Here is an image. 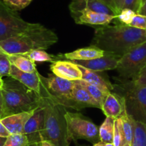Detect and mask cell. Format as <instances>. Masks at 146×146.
<instances>
[{
    "label": "cell",
    "mask_w": 146,
    "mask_h": 146,
    "mask_svg": "<svg viewBox=\"0 0 146 146\" xmlns=\"http://www.w3.org/2000/svg\"><path fill=\"white\" fill-rule=\"evenodd\" d=\"M100 1H102V2H103V3H105L107 6L109 7L110 8L117 16L118 13H117V9H116L115 5V0H100Z\"/></svg>",
    "instance_id": "e575fe53"
},
{
    "label": "cell",
    "mask_w": 146,
    "mask_h": 146,
    "mask_svg": "<svg viewBox=\"0 0 146 146\" xmlns=\"http://www.w3.org/2000/svg\"><path fill=\"white\" fill-rule=\"evenodd\" d=\"M105 52L95 46L90 45L89 47L78 49L71 52L65 53L64 57L71 61L75 60H89L98 58L105 55Z\"/></svg>",
    "instance_id": "ffe728a7"
},
{
    "label": "cell",
    "mask_w": 146,
    "mask_h": 146,
    "mask_svg": "<svg viewBox=\"0 0 146 146\" xmlns=\"http://www.w3.org/2000/svg\"><path fill=\"white\" fill-rule=\"evenodd\" d=\"M101 110L106 117L117 119L126 113L124 98L115 92L109 93L102 103Z\"/></svg>",
    "instance_id": "9a60e30c"
},
{
    "label": "cell",
    "mask_w": 146,
    "mask_h": 146,
    "mask_svg": "<svg viewBox=\"0 0 146 146\" xmlns=\"http://www.w3.org/2000/svg\"><path fill=\"white\" fill-rule=\"evenodd\" d=\"M21 54L25 56L34 62H53L56 61L54 60V59L57 58L54 55L49 54L43 50H32L30 52Z\"/></svg>",
    "instance_id": "d4e9b609"
},
{
    "label": "cell",
    "mask_w": 146,
    "mask_h": 146,
    "mask_svg": "<svg viewBox=\"0 0 146 146\" xmlns=\"http://www.w3.org/2000/svg\"><path fill=\"white\" fill-rule=\"evenodd\" d=\"M9 135H10V133L8 132L6 127L2 124V123L1 122V117H0V137H7Z\"/></svg>",
    "instance_id": "d590c367"
},
{
    "label": "cell",
    "mask_w": 146,
    "mask_h": 146,
    "mask_svg": "<svg viewBox=\"0 0 146 146\" xmlns=\"http://www.w3.org/2000/svg\"><path fill=\"white\" fill-rule=\"evenodd\" d=\"M44 120L45 113L41 99V105L35 110L33 115L27 122L23 129V134L28 139L29 144L41 143L43 141Z\"/></svg>",
    "instance_id": "30bf717a"
},
{
    "label": "cell",
    "mask_w": 146,
    "mask_h": 146,
    "mask_svg": "<svg viewBox=\"0 0 146 146\" xmlns=\"http://www.w3.org/2000/svg\"><path fill=\"white\" fill-rule=\"evenodd\" d=\"M146 42V29L129 25L115 24L95 27V35L90 45L105 52L121 57L135 47Z\"/></svg>",
    "instance_id": "6da1fadb"
},
{
    "label": "cell",
    "mask_w": 146,
    "mask_h": 146,
    "mask_svg": "<svg viewBox=\"0 0 146 146\" xmlns=\"http://www.w3.org/2000/svg\"><path fill=\"white\" fill-rule=\"evenodd\" d=\"M6 140H7V137H0V146H3L4 145L5 141H6Z\"/></svg>",
    "instance_id": "60d3db41"
},
{
    "label": "cell",
    "mask_w": 146,
    "mask_h": 146,
    "mask_svg": "<svg viewBox=\"0 0 146 146\" xmlns=\"http://www.w3.org/2000/svg\"><path fill=\"white\" fill-rule=\"evenodd\" d=\"M131 146H146V125L143 123L135 121Z\"/></svg>",
    "instance_id": "cb8c5ba5"
},
{
    "label": "cell",
    "mask_w": 146,
    "mask_h": 146,
    "mask_svg": "<svg viewBox=\"0 0 146 146\" xmlns=\"http://www.w3.org/2000/svg\"><path fill=\"white\" fill-rule=\"evenodd\" d=\"M113 144L115 145V146H124L126 144L122 120L120 117L115 119Z\"/></svg>",
    "instance_id": "4316f807"
},
{
    "label": "cell",
    "mask_w": 146,
    "mask_h": 146,
    "mask_svg": "<svg viewBox=\"0 0 146 146\" xmlns=\"http://www.w3.org/2000/svg\"><path fill=\"white\" fill-rule=\"evenodd\" d=\"M78 146H84V145H78Z\"/></svg>",
    "instance_id": "c3c4849f"
},
{
    "label": "cell",
    "mask_w": 146,
    "mask_h": 146,
    "mask_svg": "<svg viewBox=\"0 0 146 146\" xmlns=\"http://www.w3.org/2000/svg\"><path fill=\"white\" fill-rule=\"evenodd\" d=\"M69 9L70 12L88 9L99 13L117 17L115 13L100 0H72Z\"/></svg>",
    "instance_id": "e0dca14e"
},
{
    "label": "cell",
    "mask_w": 146,
    "mask_h": 146,
    "mask_svg": "<svg viewBox=\"0 0 146 146\" xmlns=\"http://www.w3.org/2000/svg\"><path fill=\"white\" fill-rule=\"evenodd\" d=\"M58 41L57 35L40 24L18 36L0 41V50L7 54H21L35 50H47Z\"/></svg>",
    "instance_id": "3957f363"
},
{
    "label": "cell",
    "mask_w": 146,
    "mask_h": 146,
    "mask_svg": "<svg viewBox=\"0 0 146 146\" xmlns=\"http://www.w3.org/2000/svg\"><path fill=\"white\" fill-rule=\"evenodd\" d=\"M145 0H141V5H143V3H144V2H145Z\"/></svg>",
    "instance_id": "bcb514c9"
},
{
    "label": "cell",
    "mask_w": 146,
    "mask_h": 146,
    "mask_svg": "<svg viewBox=\"0 0 146 146\" xmlns=\"http://www.w3.org/2000/svg\"><path fill=\"white\" fill-rule=\"evenodd\" d=\"M73 88L72 97L69 100L67 108L80 110L85 108H96L101 109V106L82 86L75 82Z\"/></svg>",
    "instance_id": "4fadbf2b"
},
{
    "label": "cell",
    "mask_w": 146,
    "mask_h": 146,
    "mask_svg": "<svg viewBox=\"0 0 146 146\" xmlns=\"http://www.w3.org/2000/svg\"><path fill=\"white\" fill-rule=\"evenodd\" d=\"M40 95L44 108L45 120L43 140L50 142L54 146H70L65 119V107L58 103L44 83L42 76Z\"/></svg>",
    "instance_id": "7a4b0ae2"
},
{
    "label": "cell",
    "mask_w": 146,
    "mask_h": 146,
    "mask_svg": "<svg viewBox=\"0 0 146 146\" xmlns=\"http://www.w3.org/2000/svg\"><path fill=\"white\" fill-rule=\"evenodd\" d=\"M122 124H123V131L125 137L126 144L131 145L134 134V123L135 120L127 114V111L122 116Z\"/></svg>",
    "instance_id": "484cf974"
},
{
    "label": "cell",
    "mask_w": 146,
    "mask_h": 146,
    "mask_svg": "<svg viewBox=\"0 0 146 146\" xmlns=\"http://www.w3.org/2000/svg\"><path fill=\"white\" fill-rule=\"evenodd\" d=\"M9 77L17 80L28 88L40 95L42 75L37 70L35 72H26L21 71L12 64Z\"/></svg>",
    "instance_id": "2e32d148"
},
{
    "label": "cell",
    "mask_w": 146,
    "mask_h": 146,
    "mask_svg": "<svg viewBox=\"0 0 146 146\" xmlns=\"http://www.w3.org/2000/svg\"><path fill=\"white\" fill-rule=\"evenodd\" d=\"M124 146H131V145H130V144H125Z\"/></svg>",
    "instance_id": "7dc6e473"
},
{
    "label": "cell",
    "mask_w": 146,
    "mask_h": 146,
    "mask_svg": "<svg viewBox=\"0 0 146 146\" xmlns=\"http://www.w3.org/2000/svg\"><path fill=\"white\" fill-rule=\"evenodd\" d=\"M50 70L56 76L70 81L82 80V78L80 69L73 62L56 60L50 65Z\"/></svg>",
    "instance_id": "5bb4252c"
},
{
    "label": "cell",
    "mask_w": 146,
    "mask_h": 146,
    "mask_svg": "<svg viewBox=\"0 0 146 146\" xmlns=\"http://www.w3.org/2000/svg\"><path fill=\"white\" fill-rule=\"evenodd\" d=\"M136 14L137 13L131 9L123 8L118 14V15L116 17V18H115L113 21L115 24L129 25Z\"/></svg>",
    "instance_id": "f1b7e54d"
},
{
    "label": "cell",
    "mask_w": 146,
    "mask_h": 146,
    "mask_svg": "<svg viewBox=\"0 0 146 146\" xmlns=\"http://www.w3.org/2000/svg\"><path fill=\"white\" fill-rule=\"evenodd\" d=\"M2 85H3V80L0 78V89L2 88Z\"/></svg>",
    "instance_id": "7bdbcfd3"
},
{
    "label": "cell",
    "mask_w": 146,
    "mask_h": 146,
    "mask_svg": "<svg viewBox=\"0 0 146 146\" xmlns=\"http://www.w3.org/2000/svg\"><path fill=\"white\" fill-rule=\"evenodd\" d=\"M28 139L24 134H11L7 137L3 146H29Z\"/></svg>",
    "instance_id": "83f0119b"
},
{
    "label": "cell",
    "mask_w": 146,
    "mask_h": 146,
    "mask_svg": "<svg viewBox=\"0 0 146 146\" xmlns=\"http://www.w3.org/2000/svg\"><path fill=\"white\" fill-rule=\"evenodd\" d=\"M114 121L112 117H106L105 121L99 127V136L100 142L105 143H113Z\"/></svg>",
    "instance_id": "7402d4cb"
},
{
    "label": "cell",
    "mask_w": 146,
    "mask_h": 146,
    "mask_svg": "<svg viewBox=\"0 0 146 146\" xmlns=\"http://www.w3.org/2000/svg\"><path fill=\"white\" fill-rule=\"evenodd\" d=\"M120 57L110 53L98 58L89 60H75L72 61L76 64L95 72H103L106 70H116Z\"/></svg>",
    "instance_id": "7c38bea8"
},
{
    "label": "cell",
    "mask_w": 146,
    "mask_h": 146,
    "mask_svg": "<svg viewBox=\"0 0 146 146\" xmlns=\"http://www.w3.org/2000/svg\"><path fill=\"white\" fill-rule=\"evenodd\" d=\"M93 146H101L100 145V142H99V143H96V144H94Z\"/></svg>",
    "instance_id": "f6af8a7d"
},
{
    "label": "cell",
    "mask_w": 146,
    "mask_h": 146,
    "mask_svg": "<svg viewBox=\"0 0 146 146\" xmlns=\"http://www.w3.org/2000/svg\"><path fill=\"white\" fill-rule=\"evenodd\" d=\"M113 92L125 100L127 114L135 120L146 125V85H137L133 81L116 79Z\"/></svg>",
    "instance_id": "5b68a950"
},
{
    "label": "cell",
    "mask_w": 146,
    "mask_h": 146,
    "mask_svg": "<svg viewBox=\"0 0 146 146\" xmlns=\"http://www.w3.org/2000/svg\"><path fill=\"white\" fill-rule=\"evenodd\" d=\"M70 13L75 23L79 25H90L93 26L108 25L116 18L115 16L99 13L88 9H83Z\"/></svg>",
    "instance_id": "8fae6325"
},
{
    "label": "cell",
    "mask_w": 146,
    "mask_h": 146,
    "mask_svg": "<svg viewBox=\"0 0 146 146\" xmlns=\"http://www.w3.org/2000/svg\"><path fill=\"white\" fill-rule=\"evenodd\" d=\"M40 146H54V145L52 144L50 142L47 141V140H43L40 143Z\"/></svg>",
    "instance_id": "ab89813d"
},
{
    "label": "cell",
    "mask_w": 146,
    "mask_h": 146,
    "mask_svg": "<svg viewBox=\"0 0 146 146\" xmlns=\"http://www.w3.org/2000/svg\"><path fill=\"white\" fill-rule=\"evenodd\" d=\"M9 58L11 64L21 71L26 72H35L36 71L35 62L22 54L9 55Z\"/></svg>",
    "instance_id": "44dd1931"
},
{
    "label": "cell",
    "mask_w": 146,
    "mask_h": 146,
    "mask_svg": "<svg viewBox=\"0 0 146 146\" xmlns=\"http://www.w3.org/2000/svg\"><path fill=\"white\" fill-rule=\"evenodd\" d=\"M82 74V80L87 81L89 83L98 87V88L106 93L113 92L114 86L110 81L100 74V72H95L89 70L82 66L78 65Z\"/></svg>",
    "instance_id": "d6986e66"
},
{
    "label": "cell",
    "mask_w": 146,
    "mask_h": 146,
    "mask_svg": "<svg viewBox=\"0 0 146 146\" xmlns=\"http://www.w3.org/2000/svg\"><path fill=\"white\" fill-rule=\"evenodd\" d=\"M141 6V0H125L123 8H127L137 13Z\"/></svg>",
    "instance_id": "d6a6232c"
},
{
    "label": "cell",
    "mask_w": 146,
    "mask_h": 146,
    "mask_svg": "<svg viewBox=\"0 0 146 146\" xmlns=\"http://www.w3.org/2000/svg\"><path fill=\"white\" fill-rule=\"evenodd\" d=\"M146 67V42L120 57L117 66L119 78L134 81Z\"/></svg>",
    "instance_id": "52a82bcc"
},
{
    "label": "cell",
    "mask_w": 146,
    "mask_h": 146,
    "mask_svg": "<svg viewBox=\"0 0 146 146\" xmlns=\"http://www.w3.org/2000/svg\"><path fill=\"white\" fill-rule=\"evenodd\" d=\"M12 10L19 11L29 6L32 0H1Z\"/></svg>",
    "instance_id": "4dcf8cb0"
},
{
    "label": "cell",
    "mask_w": 146,
    "mask_h": 146,
    "mask_svg": "<svg viewBox=\"0 0 146 146\" xmlns=\"http://www.w3.org/2000/svg\"><path fill=\"white\" fill-rule=\"evenodd\" d=\"M137 14H139V15H144V16H146V0L145 1L144 3L140 6V9H139L138 12H137Z\"/></svg>",
    "instance_id": "74e56055"
},
{
    "label": "cell",
    "mask_w": 146,
    "mask_h": 146,
    "mask_svg": "<svg viewBox=\"0 0 146 146\" xmlns=\"http://www.w3.org/2000/svg\"><path fill=\"white\" fill-rule=\"evenodd\" d=\"M1 90L3 98L1 119L11 115L35 110L41 105L40 95L11 77L3 80Z\"/></svg>",
    "instance_id": "277c9868"
},
{
    "label": "cell",
    "mask_w": 146,
    "mask_h": 146,
    "mask_svg": "<svg viewBox=\"0 0 146 146\" xmlns=\"http://www.w3.org/2000/svg\"><path fill=\"white\" fill-rule=\"evenodd\" d=\"M42 80L55 100L64 107L65 106L67 101L72 97L73 88L75 86L74 81L59 78L53 73L50 74L47 78L42 76Z\"/></svg>",
    "instance_id": "9c48e42d"
},
{
    "label": "cell",
    "mask_w": 146,
    "mask_h": 146,
    "mask_svg": "<svg viewBox=\"0 0 146 146\" xmlns=\"http://www.w3.org/2000/svg\"><path fill=\"white\" fill-rule=\"evenodd\" d=\"M11 66L9 55L0 50V78L9 76Z\"/></svg>",
    "instance_id": "f546056e"
},
{
    "label": "cell",
    "mask_w": 146,
    "mask_h": 146,
    "mask_svg": "<svg viewBox=\"0 0 146 146\" xmlns=\"http://www.w3.org/2000/svg\"><path fill=\"white\" fill-rule=\"evenodd\" d=\"M67 133L70 140L76 142L78 140H88L92 144L100 142L99 136V128L88 117L80 113H73L66 111Z\"/></svg>",
    "instance_id": "8992f818"
},
{
    "label": "cell",
    "mask_w": 146,
    "mask_h": 146,
    "mask_svg": "<svg viewBox=\"0 0 146 146\" xmlns=\"http://www.w3.org/2000/svg\"><path fill=\"white\" fill-rule=\"evenodd\" d=\"M125 0H115V5L116 9H117V13H120V11L122 10L124 5Z\"/></svg>",
    "instance_id": "8d00e7d4"
},
{
    "label": "cell",
    "mask_w": 146,
    "mask_h": 146,
    "mask_svg": "<svg viewBox=\"0 0 146 146\" xmlns=\"http://www.w3.org/2000/svg\"><path fill=\"white\" fill-rule=\"evenodd\" d=\"M76 83H78V85H80V86H82V88L85 90H86L87 92L98 102V103L100 105V106L102 107V103L104 102L105 100L106 99L107 96L109 95V93H106V92H103L102 90H101L100 88H98V87L95 86V85H92V84L89 83L87 81L84 80H78L74 81Z\"/></svg>",
    "instance_id": "603a6c76"
},
{
    "label": "cell",
    "mask_w": 146,
    "mask_h": 146,
    "mask_svg": "<svg viewBox=\"0 0 146 146\" xmlns=\"http://www.w3.org/2000/svg\"><path fill=\"white\" fill-rule=\"evenodd\" d=\"M35 110L11 115L1 119V122L11 134H23L25 125L33 115Z\"/></svg>",
    "instance_id": "ac0fdd59"
},
{
    "label": "cell",
    "mask_w": 146,
    "mask_h": 146,
    "mask_svg": "<svg viewBox=\"0 0 146 146\" xmlns=\"http://www.w3.org/2000/svg\"><path fill=\"white\" fill-rule=\"evenodd\" d=\"M29 146H40V143H34V144H30Z\"/></svg>",
    "instance_id": "ee69618b"
},
{
    "label": "cell",
    "mask_w": 146,
    "mask_h": 146,
    "mask_svg": "<svg viewBox=\"0 0 146 146\" xmlns=\"http://www.w3.org/2000/svg\"><path fill=\"white\" fill-rule=\"evenodd\" d=\"M35 25L22 19L17 11L12 10L0 0V41L18 36Z\"/></svg>",
    "instance_id": "ba28073f"
},
{
    "label": "cell",
    "mask_w": 146,
    "mask_h": 146,
    "mask_svg": "<svg viewBox=\"0 0 146 146\" xmlns=\"http://www.w3.org/2000/svg\"><path fill=\"white\" fill-rule=\"evenodd\" d=\"M134 83L137 85H146V67H145L144 70L140 72V75H138L137 78L133 81Z\"/></svg>",
    "instance_id": "836d02e7"
},
{
    "label": "cell",
    "mask_w": 146,
    "mask_h": 146,
    "mask_svg": "<svg viewBox=\"0 0 146 146\" xmlns=\"http://www.w3.org/2000/svg\"><path fill=\"white\" fill-rule=\"evenodd\" d=\"M1 89H0V117L2 116V111H3V98H2V94Z\"/></svg>",
    "instance_id": "f35d334b"
},
{
    "label": "cell",
    "mask_w": 146,
    "mask_h": 146,
    "mask_svg": "<svg viewBox=\"0 0 146 146\" xmlns=\"http://www.w3.org/2000/svg\"><path fill=\"white\" fill-rule=\"evenodd\" d=\"M129 26L138 29H146V16L136 14L132 19Z\"/></svg>",
    "instance_id": "1f68e13d"
},
{
    "label": "cell",
    "mask_w": 146,
    "mask_h": 146,
    "mask_svg": "<svg viewBox=\"0 0 146 146\" xmlns=\"http://www.w3.org/2000/svg\"><path fill=\"white\" fill-rule=\"evenodd\" d=\"M100 145L101 146H115V145L113 144V143H105L100 142Z\"/></svg>",
    "instance_id": "b9f144b4"
}]
</instances>
